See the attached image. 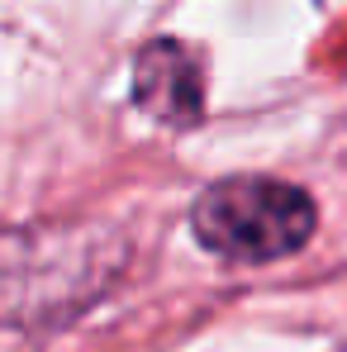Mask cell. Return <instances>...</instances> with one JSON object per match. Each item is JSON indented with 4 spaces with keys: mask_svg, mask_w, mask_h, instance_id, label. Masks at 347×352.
I'll use <instances>...</instances> for the list:
<instances>
[{
    "mask_svg": "<svg viewBox=\"0 0 347 352\" xmlns=\"http://www.w3.org/2000/svg\"><path fill=\"white\" fill-rule=\"evenodd\" d=\"M124 238L86 224L0 229V324H53L124 272Z\"/></svg>",
    "mask_w": 347,
    "mask_h": 352,
    "instance_id": "obj_1",
    "label": "cell"
},
{
    "mask_svg": "<svg viewBox=\"0 0 347 352\" xmlns=\"http://www.w3.org/2000/svg\"><path fill=\"white\" fill-rule=\"evenodd\" d=\"M319 229V205L300 186L276 176H224L190 205V234L224 262H281Z\"/></svg>",
    "mask_w": 347,
    "mask_h": 352,
    "instance_id": "obj_2",
    "label": "cell"
},
{
    "mask_svg": "<svg viewBox=\"0 0 347 352\" xmlns=\"http://www.w3.org/2000/svg\"><path fill=\"white\" fill-rule=\"evenodd\" d=\"M133 105L167 129H195L205 115L200 62L181 38H153L133 58Z\"/></svg>",
    "mask_w": 347,
    "mask_h": 352,
    "instance_id": "obj_3",
    "label": "cell"
}]
</instances>
